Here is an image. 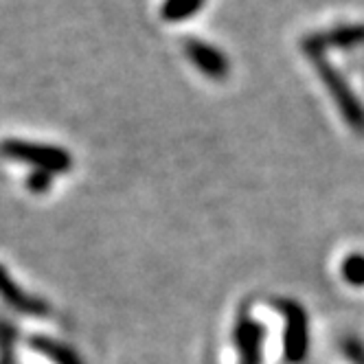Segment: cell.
<instances>
[{
    "label": "cell",
    "mask_w": 364,
    "mask_h": 364,
    "mask_svg": "<svg viewBox=\"0 0 364 364\" xmlns=\"http://www.w3.org/2000/svg\"><path fill=\"white\" fill-rule=\"evenodd\" d=\"M314 60V66L321 75V80L327 84V88L331 90V97L336 99V103L341 106L345 119L355 127V129H364V108L362 103L355 99V95L351 92L349 84L345 82V77L338 73L323 55L321 58H311Z\"/></svg>",
    "instance_id": "1"
},
{
    "label": "cell",
    "mask_w": 364,
    "mask_h": 364,
    "mask_svg": "<svg viewBox=\"0 0 364 364\" xmlns=\"http://www.w3.org/2000/svg\"><path fill=\"white\" fill-rule=\"evenodd\" d=\"M364 44V22L358 24H338L333 29L311 33L303 38V50L311 58H321L327 48H347V46H358Z\"/></svg>",
    "instance_id": "2"
},
{
    "label": "cell",
    "mask_w": 364,
    "mask_h": 364,
    "mask_svg": "<svg viewBox=\"0 0 364 364\" xmlns=\"http://www.w3.org/2000/svg\"><path fill=\"white\" fill-rule=\"evenodd\" d=\"M185 53L193 62V66H198L202 73L213 77V80H224L228 75V60L224 58L222 50H218L211 44L196 40V38H187Z\"/></svg>",
    "instance_id": "3"
},
{
    "label": "cell",
    "mask_w": 364,
    "mask_h": 364,
    "mask_svg": "<svg viewBox=\"0 0 364 364\" xmlns=\"http://www.w3.org/2000/svg\"><path fill=\"white\" fill-rule=\"evenodd\" d=\"M200 7H202V0H165L161 16L167 22H178L200 11Z\"/></svg>",
    "instance_id": "4"
}]
</instances>
